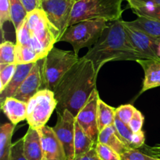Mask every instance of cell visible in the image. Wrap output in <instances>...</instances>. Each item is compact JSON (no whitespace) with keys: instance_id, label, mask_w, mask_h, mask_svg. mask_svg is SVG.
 I'll use <instances>...</instances> for the list:
<instances>
[{"instance_id":"f35d334b","label":"cell","mask_w":160,"mask_h":160,"mask_svg":"<svg viewBox=\"0 0 160 160\" xmlns=\"http://www.w3.org/2000/svg\"><path fill=\"white\" fill-rule=\"evenodd\" d=\"M157 56L160 59V38L159 39V42H158L157 45Z\"/></svg>"},{"instance_id":"1f68e13d","label":"cell","mask_w":160,"mask_h":160,"mask_svg":"<svg viewBox=\"0 0 160 160\" xmlns=\"http://www.w3.org/2000/svg\"><path fill=\"white\" fill-rule=\"evenodd\" d=\"M23 138L13 143L11 149L9 160H28L23 154Z\"/></svg>"},{"instance_id":"d6986e66","label":"cell","mask_w":160,"mask_h":160,"mask_svg":"<svg viewBox=\"0 0 160 160\" xmlns=\"http://www.w3.org/2000/svg\"><path fill=\"white\" fill-rule=\"evenodd\" d=\"M97 142L89 137L79 124L75 123L74 136V158L81 156L95 147Z\"/></svg>"},{"instance_id":"83f0119b","label":"cell","mask_w":160,"mask_h":160,"mask_svg":"<svg viewBox=\"0 0 160 160\" xmlns=\"http://www.w3.org/2000/svg\"><path fill=\"white\" fill-rule=\"evenodd\" d=\"M95 150L98 158L101 160H123L121 155L109 146L97 142Z\"/></svg>"},{"instance_id":"7c38bea8","label":"cell","mask_w":160,"mask_h":160,"mask_svg":"<svg viewBox=\"0 0 160 160\" xmlns=\"http://www.w3.org/2000/svg\"><path fill=\"white\" fill-rule=\"evenodd\" d=\"M42 147V160H67L65 150L52 127L45 125L38 130Z\"/></svg>"},{"instance_id":"e0dca14e","label":"cell","mask_w":160,"mask_h":160,"mask_svg":"<svg viewBox=\"0 0 160 160\" xmlns=\"http://www.w3.org/2000/svg\"><path fill=\"white\" fill-rule=\"evenodd\" d=\"M23 138V154L28 160H42V147L38 130L29 127Z\"/></svg>"},{"instance_id":"52a82bcc","label":"cell","mask_w":160,"mask_h":160,"mask_svg":"<svg viewBox=\"0 0 160 160\" xmlns=\"http://www.w3.org/2000/svg\"><path fill=\"white\" fill-rule=\"evenodd\" d=\"M27 122L29 127L39 130L45 126L56 109L57 100L54 92L48 89H42L28 102Z\"/></svg>"},{"instance_id":"d4e9b609","label":"cell","mask_w":160,"mask_h":160,"mask_svg":"<svg viewBox=\"0 0 160 160\" xmlns=\"http://www.w3.org/2000/svg\"><path fill=\"white\" fill-rule=\"evenodd\" d=\"M114 126H115L117 133L118 134L119 137L120 138L122 141L128 146L129 148H131V140L133 136V132L129 127L128 124L124 123L122 122L119 118L116 116L115 122H114Z\"/></svg>"},{"instance_id":"8992f818","label":"cell","mask_w":160,"mask_h":160,"mask_svg":"<svg viewBox=\"0 0 160 160\" xmlns=\"http://www.w3.org/2000/svg\"><path fill=\"white\" fill-rule=\"evenodd\" d=\"M107 26L108 21L104 19L82 20L69 26L59 42L70 43L73 51L78 54L81 49L93 46Z\"/></svg>"},{"instance_id":"7a4b0ae2","label":"cell","mask_w":160,"mask_h":160,"mask_svg":"<svg viewBox=\"0 0 160 160\" xmlns=\"http://www.w3.org/2000/svg\"><path fill=\"white\" fill-rule=\"evenodd\" d=\"M84 56L92 61L97 75L102 67L109 61L142 59L130 42L121 19L108 24L98 42L89 48Z\"/></svg>"},{"instance_id":"ac0fdd59","label":"cell","mask_w":160,"mask_h":160,"mask_svg":"<svg viewBox=\"0 0 160 160\" xmlns=\"http://www.w3.org/2000/svg\"><path fill=\"white\" fill-rule=\"evenodd\" d=\"M98 142L109 146L121 155L130 149L119 137L114 125L106 127L99 132Z\"/></svg>"},{"instance_id":"9a60e30c","label":"cell","mask_w":160,"mask_h":160,"mask_svg":"<svg viewBox=\"0 0 160 160\" xmlns=\"http://www.w3.org/2000/svg\"><path fill=\"white\" fill-rule=\"evenodd\" d=\"M26 102L18 100L15 97H7L1 103V109L11 123L17 125L27 119Z\"/></svg>"},{"instance_id":"8d00e7d4","label":"cell","mask_w":160,"mask_h":160,"mask_svg":"<svg viewBox=\"0 0 160 160\" xmlns=\"http://www.w3.org/2000/svg\"><path fill=\"white\" fill-rule=\"evenodd\" d=\"M73 160H101L98 158V155L96 153V150H95V147H93L92 150L89 151L84 155H81V156L78 157V158H74Z\"/></svg>"},{"instance_id":"f546056e","label":"cell","mask_w":160,"mask_h":160,"mask_svg":"<svg viewBox=\"0 0 160 160\" xmlns=\"http://www.w3.org/2000/svg\"><path fill=\"white\" fill-rule=\"evenodd\" d=\"M123 160H160L152 155L145 154L138 149L130 148L121 155Z\"/></svg>"},{"instance_id":"5b68a950","label":"cell","mask_w":160,"mask_h":160,"mask_svg":"<svg viewBox=\"0 0 160 160\" xmlns=\"http://www.w3.org/2000/svg\"><path fill=\"white\" fill-rule=\"evenodd\" d=\"M78 53L53 47L43 58L42 78L44 89L54 91L62 77L79 60Z\"/></svg>"},{"instance_id":"cb8c5ba5","label":"cell","mask_w":160,"mask_h":160,"mask_svg":"<svg viewBox=\"0 0 160 160\" xmlns=\"http://www.w3.org/2000/svg\"><path fill=\"white\" fill-rule=\"evenodd\" d=\"M16 63V44L3 41L0 45V64Z\"/></svg>"},{"instance_id":"5bb4252c","label":"cell","mask_w":160,"mask_h":160,"mask_svg":"<svg viewBox=\"0 0 160 160\" xmlns=\"http://www.w3.org/2000/svg\"><path fill=\"white\" fill-rule=\"evenodd\" d=\"M142 66L145 73L140 94L148 89L160 86V59H138L136 61Z\"/></svg>"},{"instance_id":"30bf717a","label":"cell","mask_w":160,"mask_h":160,"mask_svg":"<svg viewBox=\"0 0 160 160\" xmlns=\"http://www.w3.org/2000/svg\"><path fill=\"white\" fill-rule=\"evenodd\" d=\"M99 98L98 90L95 89L75 117L84 133L95 142H98L99 134L97 122V108Z\"/></svg>"},{"instance_id":"4fadbf2b","label":"cell","mask_w":160,"mask_h":160,"mask_svg":"<svg viewBox=\"0 0 160 160\" xmlns=\"http://www.w3.org/2000/svg\"><path fill=\"white\" fill-rule=\"evenodd\" d=\"M42 66L43 59L39 60L34 63L31 72L23 82L13 97L27 103L33 96L35 95L40 90L41 87L43 85Z\"/></svg>"},{"instance_id":"ab89813d","label":"cell","mask_w":160,"mask_h":160,"mask_svg":"<svg viewBox=\"0 0 160 160\" xmlns=\"http://www.w3.org/2000/svg\"><path fill=\"white\" fill-rule=\"evenodd\" d=\"M159 147H160V144H159Z\"/></svg>"},{"instance_id":"836d02e7","label":"cell","mask_w":160,"mask_h":160,"mask_svg":"<svg viewBox=\"0 0 160 160\" xmlns=\"http://www.w3.org/2000/svg\"><path fill=\"white\" fill-rule=\"evenodd\" d=\"M145 133L142 130L139 132L133 133L132 140H131V148L132 149H138L140 147H143L145 145Z\"/></svg>"},{"instance_id":"2e32d148","label":"cell","mask_w":160,"mask_h":160,"mask_svg":"<svg viewBox=\"0 0 160 160\" xmlns=\"http://www.w3.org/2000/svg\"><path fill=\"white\" fill-rule=\"evenodd\" d=\"M34 63L30 64H18L17 66V69L12 76V79L9 83V84L5 87L2 92H0V101L1 103L4 101L7 97H14L17 91L22 85L25 78L28 77L31 69L33 68Z\"/></svg>"},{"instance_id":"44dd1931","label":"cell","mask_w":160,"mask_h":160,"mask_svg":"<svg viewBox=\"0 0 160 160\" xmlns=\"http://www.w3.org/2000/svg\"><path fill=\"white\" fill-rule=\"evenodd\" d=\"M116 118V108L109 106L101 99H98L97 108V122L99 132L114 124Z\"/></svg>"},{"instance_id":"9c48e42d","label":"cell","mask_w":160,"mask_h":160,"mask_svg":"<svg viewBox=\"0 0 160 160\" xmlns=\"http://www.w3.org/2000/svg\"><path fill=\"white\" fill-rule=\"evenodd\" d=\"M57 115V122L52 129L63 146L67 160H73L76 118L68 110Z\"/></svg>"},{"instance_id":"6da1fadb","label":"cell","mask_w":160,"mask_h":160,"mask_svg":"<svg viewBox=\"0 0 160 160\" xmlns=\"http://www.w3.org/2000/svg\"><path fill=\"white\" fill-rule=\"evenodd\" d=\"M97 76L92 61L80 57L53 91L57 100V114L68 110L76 117L96 89Z\"/></svg>"},{"instance_id":"d6a6232c","label":"cell","mask_w":160,"mask_h":160,"mask_svg":"<svg viewBox=\"0 0 160 160\" xmlns=\"http://www.w3.org/2000/svg\"><path fill=\"white\" fill-rule=\"evenodd\" d=\"M143 115L142 114V112L140 111L136 110V111L134 112V115H133L132 119L130 121L128 125L131 128V130H132L133 133H136V132H139L142 130V125H143Z\"/></svg>"},{"instance_id":"ffe728a7","label":"cell","mask_w":160,"mask_h":160,"mask_svg":"<svg viewBox=\"0 0 160 160\" xmlns=\"http://www.w3.org/2000/svg\"><path fill=\"white\" fill-rule=\"evenodd\" d=\"M16 125L5 123L0 128V160H9L12 149V137Z\"/></svg>"},{"instance_id":"d590c367","label":"cell","mask_w":160,"mask_h":160,"mask_svg":"<svg viewBox=\"0 0 160 160\" xmlns=\"http://www.w3.org/2000/svg\"><path fill=\"white\" fill-rule=\"evenodd\" d=\"M27 12L30 13L34 9H40V0H20Z\"/></svg>"},{"instance_id":"ba28073f","label":"cell","mask_w":160,"mask_h":160,"mask_svg":"<svg viewBox=\"0 0 160 160\" xmlns=\"http://www.w3.org/2000/svg\"><path fill=\"white\" fill-rule=\"evenodd\" d=\"M76 0H40V7L59 33V41L70 26Z\"/></svg>"},{"instance_id":"484cf974","label":"cell","mask_w":160,"mask_h":160,"mask_svg":"<svg viewBox=\"0 0 160 160\" xmlns=\"http://www.w3.org/2000/svg\"><path fill=\"white\" fill-rule=\"evenodd\" d=\"M138 17H146L160 21V6L145 5L131 8Z\"/></svg>"},{"instance_id":"3957f363","label":"cell","mask_w":160,"mask_h":160,"mask_svg":"<svg viewBox=\"0 0 160 160\" xmlns=\"http://www.w3.org/2000/svg\"><path fill=\"white\" fill-rule=\"evenodd\" d=\"M17 45H23L35 52L41 59L59 42V33L47 18L42 9L28 13L26 18L16 31Z\"/></svg>"},{"instance_id":"f1b7e54d","label":"cell","mask_w":160,"mask_h":160,"mask_svg":"<svg viewBox=\"0 0 160 160\" xmlns=\"http://www.w3.org/2000/svg\"><path fill=\"white\" fill-rule=\"evenodd\" d=\"M136 108L131 104H123L116 108V116L126 124H129L132 119Z\"/></svg>"},{"instance_id":"277c9868","label":"cell","mask_w":160,"mask_h":160,"mask_svg":"<svg viewBox=\"0 0 160 160\" xmlns=\"http://www.w3.org/2000/svg\"><path fill=\"white\" fill-rule=\"evenodd\" d=\"M123 0H76L72 10L70 26L82 20L104 19L115 21L121 19Z\"/></svg>"},{"instance_id":"74e56055","label":"cell","mask_w":160,"mask_h":160,"mask_svg":"<svg viewBox=\"0 0 160 160\" xmlns=\"http://www.w3.org/2000/svg\"><path fill=\"white\" fill-rule=\"evenodd\" d=\"M144 147H145V151L148 153V155H150L152 156L155 157V158H159L160 159V147L159 144L152 146V147L144 145Z\"/></svg>"},{"instance_id":"e575fe53","label":"cell","mask_w":160,"mask_h":160,"mask_svg":"<svg viewBox=\"0 0 160 160\" xmlns=\"http://www.w3.org/2000/svg\"><path fill=\"white\" fill-rule=\"evenodd\" d=\"M130 8L137 6H145V5H156L160 6V0H127Z\"/></svg>"},{"instance_id":"603a6c76","label":"cell","mask_w":160,"mask_h":160,"mask_svg":"<svg viewBox=\"0 0 160 160\" xmlns=\"http://www.w3.org/2000/svg\"><path fill=\"white\" fill-rule=\"evenodd\" d=\"M10 3L11 22L17 31L21 25L28 13L20 0H9Z\"/></svg>"},{"instance_id":"4316f807","label":"cell","mask_w":160,"mask_h":160,"mask_svg":"<svg viewBox=\"0 0 160 160\" xmlns=\"http://www.w3.org/2000/svg\"><path fill=\"white\" fill-rule=\"evenodd\" d=\"M17 64H0V92L5 89L12 79L17 69Z\"/></svg>"},{"instance_id":"4dcf8cb0","label":"cell","mask_w":160,"mask_h":160,"mask_svg":"<svg viewBox=\"0 0 160 160\" xmlns=\"http://www.w3.org/2000/svg\"><path fill=\"white\" fill-rule=\"evenodd\" d=\"M11 22L9 0H0V26L3 35L2 27L6 22Z\"/></svg>"},{"instance_id":"8fae6325","label":"cell","mask_w":160,"mask_h":160,"mask_svg":"<svg viewBox=\"0 0 160 160\" xmlns=\"http://www.w3.org/2000/svg\"><path fill=\"white\" fill-rule=\"evenodd\" d=\"M124 30L134 48L142 56V59H158L157 45L159 39L131 26L123 20Z\"/></svg>"},{"instance_id":"7402d4cb","label":"cell","mask_w":160,"mask_h":160,"mask_svg":"<svg viewBox=\"0 0 160 160\" xmlns=\"http://www.w3.org/2000/svg\"><path fill=\"white\" fill-rule=\"evenodd\" d=\"M131 26L147 33L152 37L160 38V21L146 17H138L132 21H128Z\"/></svg>"}]
</instances>
